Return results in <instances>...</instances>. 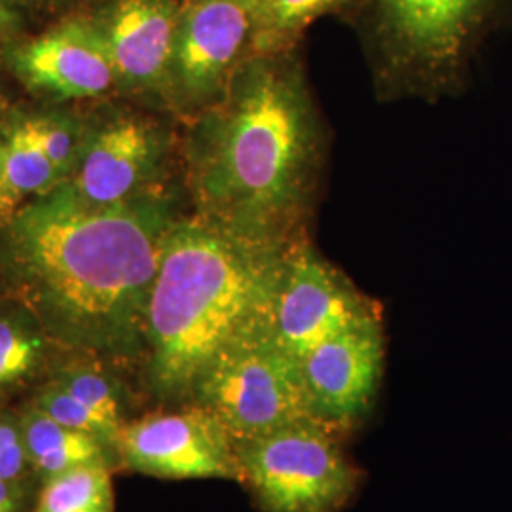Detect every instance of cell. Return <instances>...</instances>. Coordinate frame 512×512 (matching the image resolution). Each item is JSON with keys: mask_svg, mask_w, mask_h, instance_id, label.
I'll return each mask as SVG.
<instances>
[{"mask_svg": "<svg viewBox=\"0 0 512 512\" xmlns=\"http://www.w3.org/2000/svg\"><path fill=\"white\" fill-rule=\"evenodd\" d=\"M173 224L154 196L95 207L57 184L0 222V291L61 348L145 359L148 300Z\"/></svg>", "mask_w": 512, "mask_h": 512, "instance_id": "1", "label": "cell"}, {"mask_svg": "<svg viewBox=\"0 0 512 512\" xmlns=\"http://www.w3.org/2000/svg\"><path fill=\"white\" fill-rule=\"evenodd\" d=\"M315 112L298 71L277 54L239 65L192 141L203 219L241 238L293 243L317 169Z\"/></svg>", "mask_w": 512, "mask_h": 512, "instance_id": "2", "label": "cell"}, {"mask_svg": "<svg viewBox=\"0 0 512 512\" xmlns=\"http://www.w3.org/2000/svg\"><path fill=\"white\" fill-rule=\"evenodd\" d=\"M287 247L241 238L207 219L171 226L147 311L145 376L165 403H188L203 368L270 315Z\"/></svg>", "mask_w": 512, "mask_h": 512, "instance_id": "3", "label": "cell"}, {"mask_svg": "<svg viewBox=\"0 0 512 512\" xmlns=\"http://www.w3.org/2000/svg\"><path fill=\"white\" fill-rule=\"evenodd\" d=\"M268 317L219 349L188 401L213 412L236 446L293 423L317 421L302 363L277 342Z\"/></svg>", "mask_w": 512, "mask_h": 512, "instance_id": "4", "label": "cell"}, {"mask_svg": "<svg viewBox=\"0 0 512 512\" xmlns=\"http://www.w3.org/2000/svg\"><path fill=\"white\" fill-rule=\"evenodd\" d=\"M241 482L264 512H340L361 484L336 431L300 421L238 446Z\"/></svg>", "mask_w": 512, "mask_h": 512, "instance_id": "5", "label": "cell"}, {"mask_svg": "<svg viewBox=\"0 0 512 512\" xmlns=\"http://www.w3.org/2000/svg\"><path fill=\"white\" fill-rule=\"evenodd\" d=\"M118 458L129 471L164 480L241 482L236 442L213 412L196 403L128 421Z\"/></svg>", "mask_w": 512, "mask_h": 512, "instance_id": "6", "label": "cell"}, {"mask_svg": "<svg viewBox=\"0 0 512 512\" xmlns=\"http://www.w3.org/2000/svg\"><path fill=\"white\" fill-rule=\"evenodd\" d=\"M376 315L374 306L344 275L306 243H291L270 306L277 342L304 359L323 340Z\"/></svg>", "mask_w": 512, "mask_h": 512, "instance_id": "7", "label": "cell"}, {"mask_svg": "<svg viewBox=\"0 0 512 512\" xmlns=\"http://www.w3.org/2000/svg\"><path fill=\"white\" fill-rule=\"evenodd\" d=\"M253 31V0H192L181 10L167 73L173 99L203 107L224 95Z\"/></svg>", "mask_w": 512, "mask_h": 512, "instance_id": "8", "label": "cell"}, {"mask_svg": "<svg viewBox=\"0 0 512 512\" xmlns=\"http://www.w3.org/2000/svg\"><path fill=\"white\" fill-rule=\"evenodd\" d=\"M315 420L342 433L365 420L384 374L380 315L323 340L300 361Z\"/></svg>", "mask_w": 512, "mask_h": 512, "instance_id": "9", "label": "cell"}, {"mask_svg": "<svg viewBox=\"0 0 512 512\" xmlns=\"http://www.w3.org/2000/svg\"><path fill=\"white\" fill-rule=\"evenodd\" d=\"M509 0H378L391 42L431 69H456Z\"/></svg>", "mask_w": 512, "mask_h": 512, "instance_id": "10", "label": "cell"}, {"mask_svg": "<svg viewBox=\"0 0 512 512\" xmlns=\"http://www.w3.org/2000/svg\"><path fill=\"white\" fill-rule=\"evenodd\" d=\"M164 156V139L147 120L114 118L82 148L76 173L65 183L82 202L109 207L137 196Z\"/></svg>", "mask_w": 512, "mask_h": 512, "instance_id": "11", "label": "cell"}, {"mask_svg": "<svg viewBox=\"0 0 512 512\" xmlns=\"http://www.w3.org/2000/svg\"><path fill=\"white\" fill-rule=\"evenodd\" d=\"M12 69L37 92L80 99L116 82L109 48L95 21L73 19L12 52Z\"/></svg>", "mask_w": 512, "mask_h": 512, "instance_id": "12", "label": "cell"}, {"mask_svg": "<svg viewBox=\"0 0 512 512\" xmlns=\"http://www.w3.org/2000/svg\"><path fill=\"white\" fill-rule=\"evenodd\" d=\"M181 8L177 0H112L95 21L116 80L131 90L167 88Z\"/></svg>", "mask_w": 512, "mask_h": 512, "instance_id": "13", "label": "cell"}, {"mask_svg": "<svg viewBox=\"0 0 512 512\" xmlns=\"http://www.w3.org/2000/svg\"><path fill=\"white\" fill-rule=\"evenodd\" d=\"M23 439L38 482L80 467H114L118 454L90 433L52 420L33 404L19 412Z\"/></svg>", "mask_w": 512, "mask_h": 512, "instance_id": "14", "label": "cell"}, {"mask_svg": "<svg viewBox=\"0 0 512 512\" xmlns=\"http://www.w3.org/2000/svg\"><path fill=\"white\" fill-rule=\"evenodd\" d=\"M54 340L37 319L12 302L0 308V404L29 389L44 376Z\"/></svg>", "mask_w": 512, "mask_h": 512, "instance_id": "15", "label": "cell"}, {"mask_svg": "<svg viewBox=\"0 0 512 512\" xmlns=\"http://www.w3.org/2000/svg\"><path fill=\"white\" fill-rule=\"evenodd\" d=\"M2 179L6 207L27 196L46 194L59 183L54 165L27 122L10 129L2 141Z\"/></svg>", "mask_w": 512, "mask_h": 512, "instance_id": "16", "label": "cell"}, {"mask_svg": "<svg viewBox=\"0 0 512 512\" xmlns=\"http://www.w3.org/2000/svg\"><path fill=\"white\" fill-rule=\"evenodd\" d=\"M103 361L105 359L84 355V359L55 366L50 378L63 385L78 403L88 406L99 418L122 431L128 423L126 393Z\"/></svg>", "mask_w": 512, "mask_h": 512, "instance_id": "17", "label": "cell"}, {"mask_svg": "<svg viewBox=\"0 0 512 512\" xmlns=\"http://www.w3.org/2000/svg\"><path fill=\"white\" fill-rule=\"evenodd\" d=\"M31 512H114L110 467H80L40 482Z\"/></svg>", "mask_w": 512, "mask_h": 512, "instance_id": "18", "label": "cell"}, {"mask_svg": "<svg viewBox=\"0 0 512 512\" xmlns=\"http://www.w3.org/2000/svg\"><path fill=\"white\" fill-rule=\"evenodd\" d=\"M344 0H253V50L279 54L313 19L327 14Z\"/></svg>", "mask_w": 512, "mask_h": 512, "instance_id": "19", "label": "cell"}, {"mask_svg": "<svg viewBox=\"0 0 512 512\" xmlns=\"http://www.w3.org/2000/svg\"><path fill=\"white\" fill-rule=\"evenodd\" d=\"M31 404L61 425L90 433L118 454V440L122 431L99 418L88 406L78 403L63 385L57 384L52 378L46 384L40 385Z\"/></svg>", "mask_w": 512, "mask_h": 512, "instance_id": "20", "label": "cell"}, {"mask_svg": "<svg viewBox=\"0 0 512 512\" xmlns=\"http://www.w3.org/2000/svg\"><path fill=\"white\" fill-rule=\"evenodd\" d=\"M33 135L37 137L40 147L44 148L48 160L61 177H65L69 171H73L74 165L78 164L82 154V141L78 137V131L74 124L61 120V118H29L27 120Z\"/></svg>", "mask_w": 512, "mask_h": 512, "instance_id": "21", "label": "cell"}, {"mask_svg": "<svg viewBox=\"0 0 512 512\" xmlns=\"http://www.w3.org/2000/svg\"><path fill=\"white\" fill-rule=\"evenodd\" d=\"M35 478L19 414L0 410V480L23 482Z\"/></svg>", "mask_w": 512, "mask_h": 512, "instance_id": "22", "label": "cell"}, {"mask_svg": "<svg viewBox=\"0 0 512 512\" xmlns=\"http://www.w3.org/2000/svg\"><path fill=\"white\" fill-rule=\"evenodd\" d=\"M35 495L37 492L33 480H0V512H31Z\"/></svg>", "mask_w": 512, "mask_h": 512, "instance_id": "23", "label": "cell"}, {"mask_svg": "<svg viewBox=\"0 0 512 512\" xmlns=\"http://www.w3.org/2000/svg\"><path fill=\"white\" fill-rule=\"evenodd\" d=\"M6 207V198H4V179H2V141H0V209Z\"/></svg>", "mask_w": 512, "mask_h": 512, "instance_id": "24", "label": "cell"}, {"mask_svg": "<svg viewBox=\"0 0 512 512\" xmlns=\"http://www.w3.org/2000/svg\"><path fill=\"white\" fill-rule=\"evenodd\" d=\"M33 2H40V4L44 2L46 4V2H61V0H33Z\"/></svg>", "mask_w": 512, "mask_h": 512, "instance_id": "25", "label": "cell"}]
</instances>
